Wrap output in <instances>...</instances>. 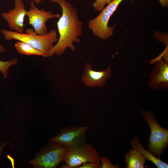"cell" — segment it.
<instances>
[{
    "mask_svg": "<svg viewBox=\"0 0 168 168\" xmlns=\"http://www.w3.org/2000/svg\"><path fill=\"white\" fill-rule=\"evenodd\" d=\"M51 2L58 4L61 8L62 14L57 25L59 34L57 42L48 52V57L63 54L67 48L74 51L73 43L81 42L83 24L79 20L77 9L67 0H50Z\"/></svg>",
    "mask_w": 168,
    "mask_h": 168,
    "instance_id": "1",
    "label": "cell"
},
{
    "mask_svg": "<svg viewBox=\"0 0 168 168\" xmlns=\"http://www.w3.org/2000/svg\"><path fill=\"white\" fill-rule=\"evenodd\" d=\"M1 32L6 40H15L26 43L42 52L47 57L49 51L58 39L57 31L54 29L43 35L36 34L32 28L26 29L25 33L5 29L2 30Z\"/></svg>",
    "mask_w": 168,
    "mask_h": 168,
    "instance_id": "2",
    "label": "cell"
},
{
    "mask_svg": "<svg viewBox=\"0 0 168 168\" xmlns=\"http://www.w3.org/2000/svg\"><path fill=\"white\" fill-rule=\"evenodd\" d=\"M140 113L150 129L149 143L147 145L148 150L160 158L168 147V129L159 125L151 111L142 110Z\"/></svg>",
    "mask_w": 168,
    "mask_h": 168,
    "instance_id": "3",
    "label": "cell"
},
{
    "mask_svg": "<svg viewBox=\"0 0 168 168\" xmlns=\"http://www.w3.org/2000/svg\"><path fill=\"white\" fill-rule=\"evenodd\" d=\"M67 147L61 144L49 141L29 161L35 168H55L64 162Z\"/></svg>",
    "mask_w": 168,
    "mask_h": 168,
    "instance_id": "4",
    "label": "cell"
},
{
    "mask_svg": "<svg viewBox=\"0 0 168 168\" xmlns=\"http://www.w3.org/2000/svg\"><path fill=\"white\" fill-rule=\"evenodd\" d=\"M100 156L91 144L86 142L67 147L64 162L68 168H77L87 162L100 163Z\"/></svg>",
    "mask_w": 168,
    "mask_h": 168,
    "instance_id": "5",
    "label": "cell"
},
{
    "mask_svg": "<svg viewBox=\"0 0 168 168\" xmlns=\"http://www.w3.org/2000/svg\"><path fill=\"white\" fill-rule=\"evenodd\" d=\"M123 0H113L104 8L99 15L88 21V27L95 36L103 40L107 39L111 36L115 26H108V22ZM131 0L133 2V0Z\"/></svg>",
    "mask_w": 168,
    "mask_h": 168,
    "instance_id": "6",
    "label": "cell"
},
{
    "mask_svg": "<svg viewBox=\"0 0 168 168\" xmlns=\"http://www.w3.org/2000/svg\"><path fill=\"white\" fill-rule=\"evenodd\" d=\"M87 126L71 125L63 128L56 136L49 141L62 144L67 147L77 146L86 141Z\"/></svg>",
    "mask_w": 168,
    "mask_h": 168,
    "instance_id": "7",
    "label": "cell"
},
{
    "mask_svg": "<svg viewBox=\"0 0 168 168\" xmlns=\"http://www.w3.org/2000/svg\"><path fill=\"white\" fill-rule=\"evenodd\" d=\"M30 8L27 11L26 16L28 18L29 24L33 27L37 34L43 35L47 33L46 22L51 19H58L61 16L59 13L55 14L43 9H39L33 2L30 3Z\"/></svg>",
    "mask_w": 168,
    "mask_h": 168,
    "instance_id": "8",
    "label": "cell"
},
{
    "mask_svg": "<svg viewBox=\"0 0 168 168\" xmlns=\"http://www.w3.org/2000/svg\"><path fill=\"white\" fill-rule=\"evenodd\" d=\"M14 8L8 12L2 13L1 16L12 31L22 33L24 31V18L27 10L22 0H14Z\"/></svg>",
    "mask_w": 168,
    "mask_h": 168,
    "instance_id": "9",
    "label": "cell"
},
{
    "mask_svg": "<svg viewBox=\"0 0 168 168\" xmlns=\"http://www.w3.org/2000/svg\"><path fill=\"white\" fill-rule=\"evenodd\" d=\"M111 76V64L105 70L96 71L90 63H87L84 65L82 80L87 87H102Z\"/></svg>",
    "mask_w": 168,
    "mask_h": 168,
    "instance_id": "10",
    "label": "cell"
},
{
    "mask_svg": "<svg viewBox=\"0 0 168 168\" xmlns=\"http://www.w3.org/2000/svg\"><path fill=\"white\" fill-rule=\"evenodd\" d=\"M158 59L151 74L148 86L155 90L167 89L168 87V58L164 57Z\"/></svg>",
    "mask_w": 168,
    "mask_h": 168,
    "instance_id": "11",
    "label": "cell"
},
{
    "mask_svg": "<svg viewBox=\"0 0 168 168\" xmlns=\"http://www.w3.org/2000/svg\"><path fill=\"white\" fill-rule=\"evenodd\" d=\"M133 149L141 153L146 159L152 162L158 168H167L168 164L162 161L149 151L145 149L138 137H134L130 142Z\"/></svg>",
    "mask_w": 168,
    "mask_h": 168,
    "instance_id": "12",
    "label": "cell"
},
{
    "mask_svg": "<svg viewBox=\"0 0 168 168\" xmlns=\"http://www.w3.org/2000/svg\"><path fill=\"white\" fill-rule=\"evenodd\" d=\"M146 159L139 152L131 149L125 154L126 168H144Z\"/></svg>",
    "mask_w": 168,
    "mask_h": 168,
    "instance_id": "13",
    "label": "cell"
},
{
    "mask_svg": "<svg viewBox=\"0 0 168 168\" xmlns=\"http://www.w3.org/2000/svg\"><path fill=\"white\" fill-rule=\"evenodd\" d=\"M17 52L21 54L35 55L46 57L41 51L37 49L28 44L22 41H18L15 44Z\"/></svg>",
    "mask_w": 168,
    "mask_h": 168,
    "instance_id": "14",
    "label": "cell"
},
{
    "mask_svg": "<svg viewBox=\"0 0 168 168\" xmlns=\"http://www.w3.org/2000/svg\"><path fill=\"white\" fill-rule=\"evenodd\" d=\"M18 61V59L17 58L7 62L0 61V71L2 73L4 79L7 77L9 68L11 66L16 64Z\"/></svg>",
    "mask_w": 168,
    "mask_h": 168,
    "instance_id": "15",
    "label": "cell"
},
{
    "mask_svg": "<svg viewBox=\"0 0 168 168\" xmlns=\"http://www.w3.org/2000/svg\"><path fill=\"white\" fill-rule=\"evenodd\" d=\"M112 0H95L93 3V7L95 11L100 12L104 8L106 4H108Z\"/></svg>",
    "mask_w": 168,
    "mask_h": 168,
    "instance_id": "16",
    "label": "cell"
},
{
    "mask_svg": "<svg viewBox=\"0 0 168 168\" xmlns=\"http://www.w3.org/2000/svg\"><path fill=\"white\" fill-rule=\"evenodd\" d=\"M100 161L101 163V168H119L120 166L116 164L113 165L110 161V159L106 157L101 156Z\"/></svg>",
    "mask_w": 168,
    "mask_h": 168,
    "instance_id": "17",
    "label": "cell"
},
{
    "mask_svg": "<svg viewBox=\"0 0 168 168\" xmlns=\"http://www.w3.org/2000/svg\"><path fill=\"white\" fill-rule=\"evenodd\" d=\"M101 163L87 162L82 164L77 168H101Z\"/></svg>",
    "mask_w": 168,
    "mask_h": 168,
    "instance_id": "18",
    "label": "cell"
},
{
    "mask_svg": "<svg viewBox=\"0 0 168 168\" xmlns=\"http://www.w3.org/2000/svg\"><path fill=\"white\" fill-rule=\"evenodd\" d=\"M161 6L164 7H166L168 6V0H158Z\"/></svg>",
    "mask_w": 168,
    "mask_h": 168,
    "instance_id": "19",
    "label": "cell"
},
{
    "mask_svg": "<svg viewBox=\"0 0 168 168\" xmlns=\"http://www.w3.org/2000/svg\"><path fill=\"white\" fill-rule=\"evenodd\" d=\"M37 4H40L41 2L44 1V0H30Z\"/></svg>",
    "mask_w": 168,
    "mask_h": 168,
    "instance_id": "20",
    "label": "cell"
},
{
    "mask_svg": "<svg viewBox=\"0 0 168 168\" xmlns=\"http://www.w3.org/2000/svg\"><path fill=\"white\" fill-rule=\"evenodd\" d=\"M0 51L2 52L4 51V47L1 45L0 44Z\"/></svg>",
    "mask_w": 168,
    "mask_h": 168,
    "instance_id": "21",
    "label": "cell"
}]
</instances>
